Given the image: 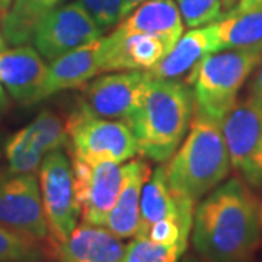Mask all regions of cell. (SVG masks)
Masks as SVG:
<instances>
[{
	"instance_id": "6",
	"label": "cell",
	"mask_w": 262,
	"mask_h": 262,
	"mask_svg": "<svg viewBox=\"0 0 262 262\" xmlns=\"http://www.w3.org/2000/svg\"><path fill=\"white\" fill-rule=\"evenodd\" d=\"M38 182L50 239L57 246L72 234L80 219L73 166L64 149L46 155L38 169Z\"/></svg>"
},
{
	"instance_id": "2",
	"label": "cell",
	"mask_w": 262,
	"mask_h": 262,
	"mask_svg": "<svg viewBox=\"0 0 262 262\" xmlns=\"http://www.w3.org/2000/svg\"><path fill=\"white\" fill-rule=\"evenodd\" d=\"M194 96L182 79H153L128 127L133 131L139 155L153 162H168L188 134L194 118Z\"/></svg>"
},
{
	"instance_id": "26",
	"label": "cell",
	"mask_w": 262,
	"mask_h": 262,
	"mask_svg": "<svg viewBox=\"0 0 262 262\" xmlns=\"http://www.w3.org/2000/svg\"><path fill=\"white\" fill-rule=\"evenodd\" d=\"M84 6L103 32L120 24L122 0H77Z\"/></svg>"
},
{
	"instance_id": "22",
	"label": "cell",
	"mask_w": 262,
	"mask_h": 262,
	"mask_svg": "<svg viewBox=\"0 0 262 262\" xmlns=\"http://www.w3.org/2000/svg\"><path fill=\"white\" fill-rule=\"evenodd\" d=\"M63 0H13L2 18V37L10 46H22L32 39L38 22L56 9Z\"/></svg>"
},
{
	"instance_id": "17",
	"label": "cell",
	"mask_w": 262,
	"mask_h": 262,
	"mask_svg": "<svg viewBox=\"0 0 262 262\" xmlns=\"http://www.w3.org/2000/svg\"><path fill=\"white\" fill-rule=\"evenodd\" d=\"M124 166L122 188L103 227L120 239H133L140 227V200L143 187L151 175L150 165L143 159H133Z\"/></svg>"
},
{
	"instance_id": "25",
	"label": "cell",
	"mask_w": 262,
	"mask_h": 262,
	"mask_svg": "<svg viewBox=\"0 0 262 262\" xmlns=\"http://www.w3.org/2000/svg\"><path fill=\"white\" fill-rule=\"evenodd\" d=\"M185 25L204 27L222 16V0H175Z\"/></svg>"
},
{
	"instance_id": "1",
	"label": "cell",
	"mask_w": 262,
	"mask_h": 262,
	"mask_svg": "<svg viewBox=\"0 0 262 262\" xmlns=\"http://www.w3.org/2000/svg\"><path fill=\"white\" fill-rule=\"evenodd\" d=\"M191 239L204 262H249L262 242V196L227 179L195 207Z\"/></svg>"
},
{
	"instance_id": "16",
	"label": "cell",
	"mask_w": 262,
	"mask_h": 262,
	"mask_svg": "<svg viewBox=\"0 0 262 262\" xmlns=\"http://www.w3.org/2000/svg\"><path fill=\"white\" fill-rule=\"evenodd\" d=\"M195 201L173 191L168 182L166 168L155 169L143 187L140 200V227L136 236H141L150 226L159 220L178 217L194 222Z\"/></svg>"
},
{
	"instance_id": "29",
	"label": "cell",
	"mask_w": 262,
	"mask_h": 262,
	"mask_svg": "<svg viewBox=\"0 0 262 262\" xmlns=\"http://www.w3.org/2000/svg\"><path fill=\"white\" fill-rule=\"evenodd\" d=\"M9 108V98L6 94V89L3 88V84L0 83V114L6 113Z\"/></svg>"
},
{
	"instance_id": "4",
	"label": "cell",
	"mask_w": 262,
	"mask_h": 262,
	"mask_svg": "<svg viewBox=\"0 0 262 262\" xmlns=\"http://www.w3.org/2000/svg\"><path fill=\"white\" fill-rule=\"evenodd\" d=\"M261 61L262 46L222 50L204 58L185 80L194 96V114L223 122Z\"/></svg>"
},
{
	"instance_id": "37",
	"label": "cell",
	"mask_w": 262,
	"mask_h": 262,
	"mask_svg": "<svg viewBox=\"0 0 262 262\" xmlns=\"http://www.w3.org/2000/svg\"><path fill=\"white\" fill-rule=\"evenodd\" d=\"M143 2H146V0H143Z\"/></svg>"
},
{
	"instance_id": "30",
	"label": "cell",
	"mask_w": 262,
	"mask_h": 262,
	"mask_svg": "<svg viewBox=\"0 0 262 262\" xmlns=\"http://www.w3.org/2000/svg\"><path fill=\"white\" fill-rule=\"evenodd\" d=\"M239 3V0H222V15L232 10Z\"/></svg>"
},
{
	"instance_id": "32",
	"label": "cell",
	"mask_w": 262,
	"mask_h": 262,
	"mask_svg": "<svg viewBox=\"0 0 262 262\" xmlns=\"http://www.w3.org/2000/svg\"><path fill=\"white\" fill-rule=\"evenodd\" d=\"M12 2H13V0H2V8H3V13H5L6 10L9 9L10 5H12Z\"/></svg>"
},
{
	"instance_id": "19",
	"label": "cell",
	"mask_w": 262,
	"mask_h": 262,
	"mask_svg": "<svg viewBox=\"0 0 262 262\" xmlns=\"http://www.w3.org/2000/svg\"><path fill=\"white\" fill-rule=\"evenodd\" d=\"M117 28L159 38L173 48L184 34V18L175 0H146L120 20Z\"/></svg>"
},
{
	"instance_id": "34",
	"label": "cell",
	"mask_w": 262,
	"mask_h": 262,
	"mask_svg": "<svg viewBox=\"0 0 262 262\" xmlns=\"http://www.w3.org/2000/svg\"><path fill=\"white\" fill-rule=\"evenodd\" d=\"M252 6H262V0L256 2V3H253V5H249V6H237V8H252ZM234 8H236V6H234Z\"/></svg>"
},
{
	"instance_id": "8",
	"label": "cell",
	"mask_w": 262,
	"mask_h": 262,
	"mask_svg": "<svg viewBox=\"0 0 262 262\" xmlns=\"http://www.w3.org/2000/svg\"><path fill=\"white\" fill-rule=\"evenodd\" d=\"M103 31L80 2L60 5L38 22L34 47L51 63L58 57L102 38Z\"/></svg>"
},
{
	"instance_id": "14",
	"label": "cell",
	"mask_w": 262,
	"mask_h": 262,
	"mask_svg": "<svg viewBox=\"0 0 262 262\" xmlns=\"http://www.w3.org/2000/svg\"><path fill=\"white\" fill-rule=\"evenodd\" d=\"M172 48L147 34L122 32L115 28L99 39L98 58L101 73L141 70L149 72L168 56Z\"/></svg>"
},
{
	"instance_id": "12",
	"label": "cell",
	"mask_w": 262,
	"mask_h": 262,
	"mask_svg": "<svg viewBox=\"0 0 262 262\" xmlns=\"http://www.w3.org/2000/svg\"><path fill=\"white\" fill-rule=\"evenodd\" d=\"M80 219L83 223L103 226L121 192L124 166L120 163L91 165L70 156Z\"/></svg>"
},
{
	"instance_id": "15",
	"label": "cell",
	"mask_w": 262,
	"mask_h": 262,
	"mask_svg": "<svg viewBox=\"0 0 262 262\" xmlns=\"http://www.w3.org/2000/svg\"><path fill=\"white\" fill-rule=\"evenodd\" d=\"M127 245L103 226L77 225L63 244L56 246L58 262H122Z\"/></svg>"
},
{
	"instance_id": "24",
	"label": "cell",
	"mask_w": 262,
	"mask_h": 262,
	"mask_svg": "<svg viewBox=\"0 0 262 262\" xmlns=\"http://www.w3.org/2000/svg\"><path fill=\"white\" fill-rule=\"evenodd\" d=\"M187 248L188 244L163 245L136 236L127 244L122 262H179Z\"/></svg>"
},
{
	"instance_id": "31",
	"label": "cell",
	"mask_w": 262,
	"mask_h": 262,
	"mask_svg": "<svg viewBox=\"0 0 262 262\" xmlns=\"http://www.w3.org/2000/svg\"><path fill=\"white\" fill-rule=\"evenodd\" d=\"M259 0H239V3L236 6H249V5H253Z\"/></svg>"
},
{
	"instance_id": "36",
	"label": "cell",
	"mask_w": 262,
	"mask_h": 262,
	"mask_svg": "<svg viewBox=\"0 0 262 262\" xmlns=\"http://www.w3.org/2000/svg\"><path fill=\"white\" fill-rule=\"evenodd\" d=\"M0 153H2V143H0Z\"/></svg>"
},
{
	"instance_id": "18",
	"label": "cell",
	"mask_w": 262,
	"mask_h": 262,
	"mask_svg": "<svg viewBox=\"0 0 262 262\" xmlns=\"http://www.w3.org/2000/svg\"><path fill=\"white\" fill-rule=\"evenodd\" d=\"M217 51L220 48L213 22L191 28L187 34H182L168 56L147 73L153 79H181L191 75L204 58Z\"/></svg>"
},
{
	"instance_id": "23",
	"label": "cell",
	"mask_w": 262,
	"mask_h": 262,
	"mask_svg": "<svg viewBox=\"0 0 262 262\" xmlns=\"http://www.w3.org/2000/svg\"><path fill=\"white\" fill-rule=\"evenodd\" d=\"M56 245L0 225V262H50Z\"/></svg>"
},
{
	"instance_id": "33",
	"label": "cell",
	"mask_w": 262,
	"mask_h": 262,
	"mask_svg": "<svg viewBox=\"0 0 262 262\" xmlns=\"http://www.w3.org/2000/svg\"><path fill=\"white\" fill-rule=\"evenodd\" d=\"M3 48H6V41L3 39V37H2V32H0V50H3Z\"/></svg>"
},
{
	"instance_id": "3",
	"label": "cell",
	"mask_w": 262,
	"mask_h": 262,
	"mask_svg": "<svg viewBox=\"0 0 262 262\" xmlns=\"http://www.w3.org/2000/svg\"><path fill=\"white\" fill-rule=\"evenodd\" d=\"M165 168L170 188L195 203L223 184L232 163L222 122L194 114L188 134Z\"/></svg>"
},
{
	"instance_id": "5",
	"label": "cell",
	"mask_w": 262,
	"mask_h": 262,
	"mask_svg": "<svg viewBox=\"0 0 262 262\" xmlns=\"http://www.w3.org/2000/svg\"><path fill=\"white\" fill-rule=\"evenodd\" d=\"M70 156L86 163H124L137 153V141L128 124L95 117L79 105L66 120Z\"/></svg>"
},
{
	"instance_id": "20",
	"label": "cell",
	"mask_w": 262,
	"mask_h": 262,
	"mask_svg": "<svg viewBox=\"0 0 262 262\" xmlns=\"http://www.w3.org/2000/svg\"><path fill=\"white\" fill-rule=\"evenodd\" d=\"M99 39L84 47L73 50L48 64V79L46 96L80 89L88 84L95 76L101 73L98 58Z\"/></svg>"
},
{
	"instance_id": "10",
	"label": "cell",
	"mask_w": 262,
	"mask_h": 262,
	"mask_svg": "<svg viewBox=\"0 0 262 262\" xmlns=\"http://www.w3.org/2000/svg\"><path fill=\"white\" fill-rule=\"evenodd\" d=\"M149 82L147 72H110L84 84L79 105L95 117L127 122L141 103Z\"/></svg>"
},
{
	"instance_id": "9",
	"label": "cell",
	"mask_w": 262,
	"mask_h": 262,
	"mask_svg": "<svg viewBox=\"0 0 262 262\" xmlns=\"http://www.w3.org/2000/svg\"><path fill=\"white\" fill-rule=\"evenodd\" d=\"M0 225L41 241H51L35 173L0 169Z\"/></svg>"
},
{
	"instance_id": "13",
	"label": "cell",
	"mask_w": 262,
	"mask_h": 262,
	"mask_svg": "<svg viewBox=\"0 0 262 262\" xmlns=\"http://www.w3.org/2000/svg\"><path fill=\"white\" fill-rule=\"evenodd\" d=\"M48 66L35 47L27 44L0 50V83L19 105L46 99Z\"/></svg>"
},
{
	"instance_id": "7",
	"label": "cell",
	"mask_w": 262,
	"mask_h": 262,
	"mask_svg": "<svg viewBox=\"0 0 262 262\" xmlns=\"http://www.w3.org/2000/svg\"><path fill=\"white\" fill-rule=\"evenodd\" d=\"M232 168L249 187L262 189V106L237 99L222 122Z\"/></svg>"
},
{
	"instance_id": "28",
	"label": "cell",
	"mask_w": 262,
	"mask_h": 262,
	"mask_svg": "<svg viewBox=\"0 0 262 262\" xmlns=\"http://www.w3.org/2000/svg\"><path fill=\"white\" fill-rule=\"evenodd\" d=\"M140 3H143V0H122L121 2V19L125 18L131 10H134Z\"/></svg>"
},
{
	"instance_id": "21",
	"label": "cell",
	"mask_w": 262,
	"mask_h": 262,
	"mask_svg": "<svg viewBox=\"0 0 262 262\" xmlns=\"http://www.w3.org/2000/svg\"><path fill=\"white\" fill-rule=\"evenodd\" d=\"M213 25L220 51L262 46V6H236L223 13Z\"/></svg>"
},
{
	"instance_id": "27",
	"label": "cell",
	"mask_w": 262,
	"mask_h": 262,
	"mask_svg": "<svg viewBox=\"0 0 262 262\" xmlns=\"http://www.w3.org/2000/svg\"><path fill=\"white\" fill-rule=\"evenodd\" d=\"M248 96L262 106V61L261 64L256 67V70L253 73V77L249 82Z\"/></svg>"
},
{
	"instance_id": "35",
	"label": "cell",
	"mask_w": 262,
	"mask_h": 262,
	"mask_svg": "<svg viewBox=\"0 0 262 262\" xmlns=\"http://www.w3.org/2000/svg\"><path fill=\"white\" fill-rule=\"evenodd\" d=\"M3 12V8H2V0H0V13Z\"/></svg>"
},
{
	"instance_id": "11",
	"label": "cell",
	"mask_w": 262,
	"mask_h": 262,
	"mask_svg": "<svg viewBox=\"0 0 262 262\" xmlns=\"http://www.w3.org/2000/svg\"><path fill=\"white\" fill-rule=\"evenodd\" d=\"M66 120L51 110H44L5 143L8 168L18 173H35L50 151L67 149Z\"/></svg>"
}]
</instances>
